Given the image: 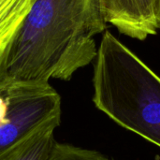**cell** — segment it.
Here are the masks:
<instances>
[{"instance_id": "obj_1", "label": "cell", "mask_w": 160, "mask_h": 160, "mask_svg": "<svg viewBox=\"0 0 160 160\" xmlns=\"http://www.w3.org/2000/svg\"><path fill=\"white\" fill-rule=\"evenodd\" d=\"M106 28L98 0H33L0 56V82L69 81L96 59Z\"/></svg>"}, {"instance_id": "obj_2", "label": "cell", "mask_w": 160, "mask_h": 160, "mask_svg": "<svg viewBox=\"0 0 160 160\" xmlns=\"http://www.w3.org/2000/svg\"><path fill=\"white\" fill-rule=\"evenodd\" d=\"M93 85L98 110L160 147V77L110 31L98 50Z\"/></svg>"}, {"instance_id": "obj_3", "label": "cell", "mask_w": 160, "mask_h": 160, "mask_svg": "<svg viewBox=\"0 0 160 160\" xmlns=\"http://www.w3.org/2000/svg\"><path fill=\"white\" fill-rule=\"evenodd\" d=\"M61 98L49 83L0 82V160L38 130L60 125Z\"/></svg>"}, {"instance_id": "obj_4", "label": "cell", "mask_w": 160, "mask_h": 160, "mask_svg": "<svg viewBox=\"0 0 160 160\" xmlns=\"http://www.w3.org/2000/svg\"><path fill=\"white\" fill-rule=\"evenodd\" d=\"M107 23L119 33L144 40L159 30L160 0H98Z\"/></svg>"}, {"instance_id": "obj_5", "label": "cell", "mask_w": 160, "mask_h": 160, "mask_svg": "<svg viewBox=\"0 0 160 160\" xmlns=\"http://www.w3.org/2000/svg\"><path fill=\"white\" fill-rule=\"evenodd\" d=\"M33 0H0V56L8 48Z\"/></svg>"}, {"instance_id": "obj_6", "label": "cell", "mask_w": 160, "mask_h": 160, "mask_svg": "<svg viewBox=\"0 0 160 160\" xmlns=\"http://www.w3.org/2000/svg\"><path fill=\"white\" fill-rule=\"evenodd\" d=\"M58 126H48L26 140L8 158V160H48L56 142L53 137Z\"/></svg>"}, {"instance_id": "obj_7", "label": "cell", "mask_w": 160, "mask_h": 160, "mask_svg": "<svg viewBox=\"0 0 160 160\" xmlns=\"http://www.w3.org/2000/svg\"><path fill=\"white\" fill-rule=\"evenodd\" d=\"M48 160H112L102 154L76 147L69 144L55 142Z\"/></svg>"}, {"instance_id": "obj_8", "label": "cell", "mask_w": 160, "mask_h": 160, "mask_svg": "<svg viewBox=\"0 0 160 160\" xmlns=\"http://www.w3.org/2000/svg\"><path fill=\"white\" fill-rule=\"evenodd\" d=\"M159 30H160V22H159Z\"/></svg>"}]
</instances>
